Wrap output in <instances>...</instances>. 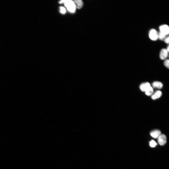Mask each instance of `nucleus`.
Here are the masks:
<instances>
[{"label": "nucleus", "instance_id": "obj_1", "mask_svg": "<svg viewBox=\"0 0 169 169\" xmlns=\"http://www.w3.org/2000/svg\"><path fill=\"white\" fill-rule=\"evenodd\" d=\"M60 3H64L67 9L69 12H75L76 7L74 2L72 0H61L59 2Z\"/></svg>", "mask_w": 169, "mask_h": 169}, {"label": "nucleus", "instance_id": "obj_2", "mask_svg": "<svg viewBox=\"0 0 169 169\" xmlns=\"http://www.w3.org/2000/svg\"><path fill=\"white\" fill-rule=\"evenodd\" d=\"M149 36L150 39L152 40L155 41L158 38V33L155 29H151L149 33Z\"/></svg>", "mask_w": 169, "mask_h": 169}, {"label": "nucleus", "instance_id": "obj_3", "mask_svg": "<svg viewBox=\"0 0 169 169\" xmlns=\"http://www.w3.org/2000/svg\"><path fill=\"white\" fill-rule=\"evenodd\" d=\"M160 32L162 34L166 35L169 33V27L166 24H163L160 26Z\"/></svg>", "mask_w": 169, "mask_h": 169}, {"label": "nucleus", "instance_id": "obj_4", "mask_svg": "<svg viewBox=\"0 0 169 169\" xmlns=\"http://www.w3.org/2000/svg\"><path fill=\"white\" fill-rule=\"evenodd\" d=\"M166 137L164 134H161L158 138V143L161 146L164 145L166 143Z\"/></svg>", "mask_w": 169, "mask_h": 169}, {"label": "nucleus", "instance_id": "obj_5", "mask_svg": "<svg viewBox=\"0 0 169 169\" xmlns=\"http://www.w3.org/2000/svg\"><path fill=\"white\" fill-rule=\"evenodd\" d=\"M169 52L166 49L163 48L161 50L160 54V58L162 60L165 59L168 57Z\"/></svg>", "mask_w": 169, "mask_h": 169}, {"label": "nucleus", "instance_id": "obj_6", "mask_svg": "<svg viewBox=\"0 0 169 169\" xmlns=\"http://www.w3.org/2000/svg\"><path fill=\"white\" fill-rule=\"evenodd\" d=\"M150 86V84L149 82H146L141 84L139 87L142 91L145 92Z\"/></svg>", "mask_w": 169, "mask_h": 169}, {"label": "nucleus", "instance_id": "obj_7", "mask_svg": "<svg viewBox=\"0 0 169 169\" xmlns=\"http://www.w3.org/2000/svg\"><path fill=\"white\" fill-rule=\"evenodd\" d=\"M150 134L152 137L156 138H158L161 134V132L159 130H155L151 132Z\"/></svg>", "mask_w": 169, "mask_h": 169}, {"label": "nucleus", "instance_id": "obj_8", "mask_svg": "<svg viewBox=\"0 0 169 169\" xmlns=\"http://www.w3.org/2000/svg\"><path fill=\"white\" fill-rule=\"evenodd\" d=\"M162 94V92L161 91H157L152 95L151 98L153 100H155L160 98Z\"/></svg>", "mask_w": 169, "mask_h": 169}, {"label": "nucleus", "instance_id": "obj_9", "mask_svg": "<svg viewBox=\"0 0 169 169\" xmlns=\"http://www.w3.org/2000/svg\"><path fill=\"white\" fill-rule=\"evenodd\" d=\"M152 85L153 87L154 88L160 89L163 87V84L160 82L155 81L153 83Z\"/></svg>", "mask_w": 169, "mask_h": 169}, {"label": "nucleus", "instance_id": "obj_10", "mask_svg": "<svg viewBox=\"0 0 169 169\" xmlns=\"http://www.w3.org/2000/svg\"><path fill=\"white\" fill-rule=\"evenodd\" d=\"M75 4L76 7L78 9H80L82 7L83 5V3L81 0H75L74 2Z\"/></svg>", "mask_w": 169, "mask_h": 169}, {"label": "nucleus", "instance_id": "obj_11", "mask_svg": "<svg viewBox=\"0 0 169 169\" xmlns=\"http://www.w3.org/2000/svg\"><path fill=\"white\" fill-rule=\"evenodd\" d=\"M145 92L146 95L148 96H150L153 94L154 92V90L153 88L150 86Z\"/></svg>", "mask_w": 169, "mask_h": 169}, {"label": "nucleus", "instance_id": "obj_12", "mask_svg": "<svg viewBox=\"0 0 169 169\" xmlns=\"http://www.w3.org/2000/svg\"><path fill=\"white\" fill-rule=\"evenodd\" d=\"M166 35L162 34L160 32L158 33V38L161 40H163L165 38Z\"/></svg>", "mask_w": 169, "mask_h": 169}, {"label": "nucleus", "instance_id": "obj_13", "mask_svg": "<svg viewBox=\"0 0 169 169\" xmlns=\"http://www.w3.org/2000/svg\"><path fill=\"white\" fill-rule=\"evenodd\" d=\"M150 146L152 147H155L157 145L156 142L154 140H152L149 142Z\"/></svg>", "mask_w": 169, "mask_h": 169}, {"label": "nucleus", "instance_id": "obj_14", "mask_svg": "<svg viewBox=\"0 0 169 169\" xmlns=\"http://www.w3.org/2000/svg\"><path fill=\"white\" fill-rule=\"evenodd\" d=\"M169 60L168 59L166 60L164 62V64L165 66L168 68L169 67Z\"/></svg>", "mask_w": 169, "mask_h": 169}, {"label": "nucleus", "instance_id": "obj_15", "mask_svg": "<svg viewBox=\"0 0 169 169\" xmlns=\"http://www.w3.org/2000/svg\"><path fill=\"white\" fill-rule=\"evenodd\" d=\"M60 11L61 13H65L66 12L65 9L63 7H60Z\"/></svg>", "mask_w": 169, "mask_h": 169}, {"label": "nucleus", "instance_id": "obj_16", "mask_svg": "<svg viewBox=\"0 0 169 169\" xmlns=\"http://www.w3.org/2000/svg\"><path fill=\"white\" fill-rule=\"evenodd\" d=\"M169 37L168 36L166 37H165L164 39V42H165L167 44H168L169 43Z\"/></svg>", "mask_w": 169, "mask_h": 169}, {"label": "nucleus", "instance_id": "obj_17", "mask_svg": "<svg viewBox=\"0 0 169 169\" xmlns=\"http://www.w3.org/2000/svg\"><path fill=\"white\" fill-rule=\"evenodd\" d=\"M166 49V50H167L169 52V46H167V48Z\"/></svg>", "mask_w": 169, "mask_h": 169}]
</instances>
